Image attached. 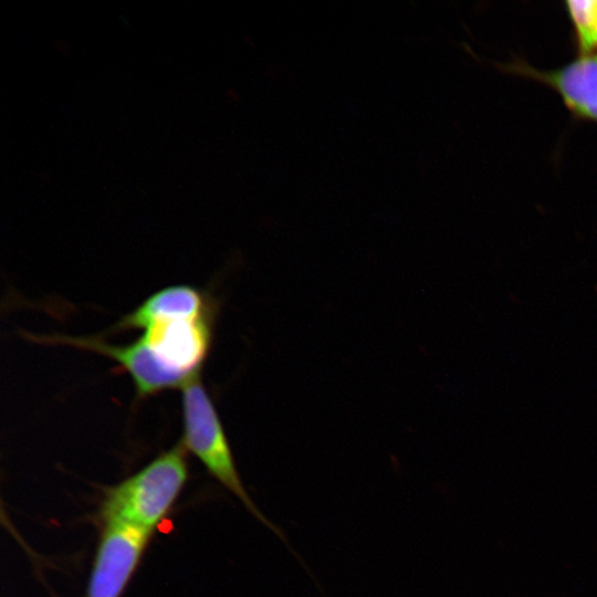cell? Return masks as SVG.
<instances>
[{"label":"cell","instance_id":"obj_1","mask_svg":"<svg viewBox=\"0 0 597 597\" xmlns=\"http://www.w3.org/2000/svg\"><path fill=\"white\" fill-rule=\"evenodd\" d=\"M214 307L197 289L165 287L124 316L115 331L142 329L139 339L184 385L199 376L212 341Z\"/></svg>","mask_w":597,"mask_h":597},{"label":"cell","instance_id":"obj_2","mask_svg":"<svg viewBox=\"0 0 597 597\" xmlns=\"http://www.w3.org/2000/svg\"><path fill=\"white\" fill-rule=\"evenodd\" d=\"M186 451L184 444L178 443L108 489L101 506L102 522H123L153 533L187 481Z\"/></svg>","mask_w":597,"mask_h":597},{"label":"cell","instance_id":"obj_3","mask_svg":"<svg viewBox=\"0 0 597 597\" xmlns=\"http://www.w3.org/2000/svg\"><path fill=\"white\" fill-rule=\"evenodd\" d=\"M181 391L185 449L190 451L221 485L237 496L256 520L286 543L283 532L260 511L245 490L218 412L200 377L196 376L188 380L181 387Z\"/></svg>","mask_w":597,"mask_h":597},{"label":"cell","instance_id":"obj_4","mask_svg":"<svg viewBox=\"0 0 597 597\" xmlns=\"http://www.w3.org/2000/svg\"><path fill=\"white\" fill-rule=\"evenodd\" d=\"M87 597H119L134 574L151 532L123 522H105Z\"/></svg>","mask_w":597,"mask_h":597},{"label":"cell","instance_id":"obj_5","mask_svg":"<svg viewBox=\"0 0 597 597\" xmlns=\"http://www.w3.org/2000/svg\"><path fill=\"white\" fill-rule=\"evenodd\" d=\"M499 67L547 85L574 117L597 123V54L578 55L554 70H540L522 60Z\"/></svg>","mask_w":597,"mask_h":597},{"label":"cell","instance_id":"obj_6","mask_svg":"<svg viewBox=\"0 0 597 597\" xmlns=\"http://www.w3.org/2000/svg\"><path fill=\"white\" fill-rule=\"evenodd\" d=\"M42 342L65 344L107 356L130 376L136 392L140 397L184 386L177 377L159 364L139 338L124 346H114L96 337L54 336L43 337Z\"/></svg>","mask_w":597,"mask_h":597},{"label":"cell","instance_id":"obj_7","mask_svg":"<svg viewBox=\"0 0 597 597\" xmlns=\"http://www.w3.org/2000/svg\"><path fill=\"white\" fill-rule=\"evenodd\" d=\"M564 6L579 55L597 54V0H570Z\"/></svg>","mask_w":597,"mask_h":597}]
</instances>
